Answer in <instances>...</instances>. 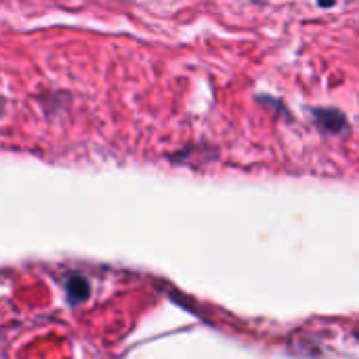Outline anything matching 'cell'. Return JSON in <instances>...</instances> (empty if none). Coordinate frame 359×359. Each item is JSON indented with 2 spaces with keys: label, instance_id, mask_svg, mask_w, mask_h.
Here are the masks:
<instances>
[{
  "label": "cell",
  "instance_id": "1",
  "mask_svg": "<svg viewBox=\"0 0 359 359\" xmlns=\"http://www.w3.org/2000/svg\"><path fill=\"white\" fill-rule=\"evenodd\" d=\"M316 118H318V124H322L330 133H337L345 126V118L334 109H320V111H316Z\"/></svg>",
  "mask_w": 359,
  "mask_h": 359
},
{
  "label": "cell",
  "instance_id": "2",
  "mask_svg": "<svg viewBox=\"0 0 359 359\" xmlns=\"http://www.w3.org/2000/svg\"><path fill=\"white\" fill-rule=\"evenodd\" d=\"M67 297L72 303H80L88 297V284L80 278H72L67 282Z\"/></svg>",
  "mask_w": 359,
  "mask_h": 359
}]
</instances>
